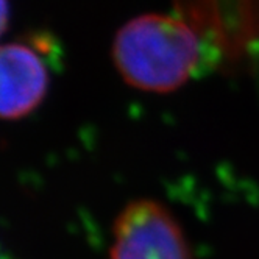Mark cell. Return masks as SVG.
Returning <instances> with one entry per match:
<instances>
[{
    "label": "cell",
    "mask_w": 259,
    "mask_h": 259,
    "mask_svg": "<svg viewBox=\"0 0 259 259\" xmlns=\"http://www.w3.org/2000/svg\"><path fill=\"white\" fill-rule=\"evenodd\" d=\"M111 259H192V253L172 211L156 200L138 198L116 217Z\"/></svg>",
    "instance_id": "obj_2"
},
{
    "label": "cell",
    "mask_w": 259,
    "mask_h": 259,
    "mask_svg": "<svg viewBox=\"0 0 259 259\" xmlns=\"http://www.w3.org/2000/svg\"><path fill=\"white\" fill-rule=\"evenodd\" d=\"M49 91L44 60L27 44L0 46V119H22L38 108Z\"/></svg>",
    "instance_id": "obj_3"
},
{
    "label": "cell",
    "mask_w": 259,
    "mask_h": 259,
    "mask_svg": "<svg viewBox=\"0 0 259 259\" xmlns=\"http://www.w3.org/2000/svg\"><path fill=\"white\" fill-rule=\"evenodd\" d=\"M10 22V5L8 0H0V36H2Z\"/></svg>",
    "instance_id": "obj_4"
},
{
    "label": "cell",
    "mask_w": 259,
    "mask_h": 259,
    "mask_svg": "<svg viewBox=\"0 0 259 259\" xmlns=\"http://www.w3.org/2000/svg\"><path fill=\"white\" fill-rule=\"evenodd\" d=\"M111 57L130 88L169 94L194 75L201 46L191 24L178 16L145 13L132 17L116 31Z\"/></svg>",
    "instance_id": "obj_1"
}]
</instances>
